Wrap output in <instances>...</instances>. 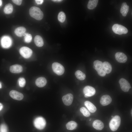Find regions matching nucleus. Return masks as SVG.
<instances>
[{
	"label": "nucleus",
	"instance_id": "f257e3e1",
	"mask_svg": "<svg viewBox=\"0 0 132 132\" xmlns=\"http://www.w3.org/2000/svg\"><path fill=\"white\" fill-rule=\"evenodd\" d=\"M29 13L31 17L38 20H41L44 17L42 11L39 8L35 6H33L30 8Z\"/></svg>",
	"mask_w": 132,
	"mask_h": 132
},
{
	"label": "nucleus",
	"instance_id": "f03ea898",
	"mask_svg": "<svg viewBox=\"0 0 132 132\" xmlns=\"http://www.w3.org/2000/svg\"><path fill=\"white\" fill-rule=\"evenodd\" d=\"M121 122V119L118 115L113 117L109 123V127L111 130L113 131H116L120 126Z\"/></svg>",
	"mask_w": 132,
	"mask_h": 132
},
{
	"label": "nucleus",
	"instance_id": "7ed1b4c3",
	"mask_svg": "<svg viewBox=\"0 0 132 132\" xmlns=\"http://www.w3.org/2000/svg\"><path fill=\"white\" fill-rule=\"evenodd\" d=\"M34 126L38 129L42 130L45 127L46 122L45 119L41 117H39L36 118L33 122Z\"/></svg>",
	"mask_w": 132,
	"mask_h": 132
},
{
	"label": "nucleus",
	"instance_id": "20e7f679",
	"mask_svg": "<svg viewBox=\"0 0 132 132\" xmlns=\"http://www.w3.org/2000/svg\"><path fill=\"white\" fill-rule=\"evenodd\" d=\"M112 28L113 32L119 35L126 34L128 32V30L126 28L118 24L113 25Z\"/></svg>",
	"mask_w": 132,
	"mask_h": 132
},
{
	"label": "nucleus",
	"instance_id": "39448f33",
	"mask_svg": "<svg viewBox=\"0 0 132 132\" xmlns=\"http://www.w3.org/2000/svg\"><path fill=\"white\" fill-rule=\"evenodd\" d=\"M52 67L54 72L58 75H63L65 71L63 66L58 62L54 63L52 64Z\"/></svg>",
	"mask_w": 132,
	"mask_h": 132
},
{
	"label": "nucleus",
	"instance_id": "423d86ee",
	"mask_svg": "<svg viewBox=\"0 0 132 132\" xmlns=\"http://www.w3.org/2000/svg\"><path fill=\"white\" fill-rule=\"evenodd\" d=\"M20 54L23 57L28 58L31 56L33 52L31 49L26 46L22 47L20 49Z\"/></svg>",
	"mask_w": 132,
	"mask_h": 132
},
{
	"label": "nucleus",
	"instance_id": "0eeeda50",
	"mask_svg": "<svg viewBox=\"0 0 132 132\" xmlns=\"http://www.w3.org/2000/svg\"><path fill=\"white\" fill-rule=\"evenodd\" d=\"M121 89L123 91L127 92L131 88L130 85L126 79L123 78L120 79L119 81Z\"/></svg>",
	"mask_w": 132,
	"mask_h": 132
},
{
	"label": "nucleus",
	"instance_id": "6e6552de",
	"mask_svg": "<svg viewBox=\"0 0 132 132\" xmlns=\"http://www.w3.org/2000/svg\"><path fill=\"white\" fill-rule=\"evenodd\" d=\"M83 91L86 98H88L94 95L95 93L96 90L94 88L91 86H87L84 88Z\"/></svg>",
	"mask_w": 132,
	"mask_h": 132
},
{
	"label": "nucleus",
	"instance_id": "1a4fd4ad",
	"mask_svg": "<svg viewBox=\"0 0 132 132\" xmlns=\"http://www.w3.org/2000/svg\"><path fill=\"white\" fill-rule=\"evenodd\" d=\"M115 57L116 60L120 63H125L127 59V56L121 52H117L115 54Z\"/></svg>",
	"mask_w": 132,
	"mask_h": 132
},
{
	"label": "nucleus",
	"instance_id": "9d476101",
	"mask_svg": "<svg viewBox=\"0 0 132 132\" xmlns=\"http://www.w3.org/2000/svg\"><path fill=\"white\" fill-rule=\"evenodd\" d=\"M64 103L66 105H71L73 102V95L71 93H68L63 96L62 98Z\"/></svg>",
	"mask_w": 132,
	"mask_h": 132
},
{
	"label": "nucleus",
	"instance_id": "9b49d317",
	"mask_svg": "<svg viewBox=\"0 0 132 132\" xmlns=\"http://www.w3.org/2000/svg\"><path fill=\"white\" fill-rule=\"evenodd\" d=\"M9 95L13 99L18 100L22 99L24 97L22 93L14 90L11 91L9 93Z\"/></svg>",
	"mask_w": 132,
	"mask_h": 132
},
{
	"label": "nucleus",
	"instance_id": "f8f14e48",
	"mask_svg": "<svg viewBox=\"0 0 132 132\" xmlns=\"http://www.w3.org/2000/svg\"><path fill=\"white\" fill-rule=\"evenodd\" d=\"M1 43L3 47L7 48L11 46L12 42L11 39L9 37L5 36L2 38Z\"/></svg>",
	"mask_w": 132,
	"mask_h": 132
},
{
	"label": "nucleus",
	"instance_id": "ddd939ff",
	"mask_svg": "<svg viewBox=\"0 0 132 132\" xmlns=\"http://www.w3.org/2000/svg\"><path fill=\"white\" fill-rule=\"evenodd\" d=\"M112 101V99L108 95H106L103 96L101 98L100 102L103 106L107 105L110 104Z\"/></svg>",
	"mask_w": 132,
	"mask_h": 132
},
{
	"label": "nucleus",
	"instance_id": "4468645a",
	"mask_svg": "<svg viewBox=\"0 0 132 132\" xmlns=\"http://www.w3.org/2000/svg\"><path fill=\"white\" fill-rule=\"evenodd\" d=\"M23 70L22 67L20 65L16 64L12 65L10 67V70L13 73H18L21 72Z\"/></svg>",
	"mask_w": 132,
	"mask_h": 132
},
{
	"label": "nucleus",
	"instance_id": "2eb2a0df",
	"mask_svg": "<svg viewBox=\"0 0 132 132\" xmlns=\"http://www.w3.org/2000/svg\"><path fill=\"white\" fill-rule=\"evenodd\" d=\"M36 85L39 87H43L46 84L47 80L44 77H40L37 78L35 82Z\"/></svg>",
	"mask_w": 132,
	"mask_h": 132
},
{
	"label": "nucleus",
	"instance_id": "dca6fc26",
	"mask_svg": "<svg viewBox=\"0 0 132 132\" xmlns=\"http://www.w3.org/2000/svg\"><path fill=\"white\" fill-rule=\"evenodd\" d=\"M93 126L96 129L98 130H102L104 127V124L100 120H95L93 123Z\"/></svg>",
	"mask_w": 132,
	"mask_h": 132
},
{
	"label": "nucleus",
	"instance_id": "f3484780",
	"mask_svg": "<svg viewBox=\"0 0 132 132\" xmlns=\"http://www.w3.org/2000/svg\"><path fill=\"white\" fill-rule=\"evenodd\" d=\"M84 103L89 111L93 113L96 111L97 110L96 107L90 102L88 101H86L84 102Z\"/></svg>",
	"mask_w": 132,
	"mask_h": 132
},
{
	"label": "nucleus",
	"instance_id": "a211bd4d",
	"mask_svg": "<svg viewBox=\"0 0 132 132\" xmlns=\"http://www.w3.org/2000/svg\"><path fill=\"white\" fill-rule=\"evenodd\" d=\"M129 9V7L125 2L123 3L121 5L120 12L124 17L127 15Z\"/></svg>",
	"mask_w": 132,
	"mask_h": 132
},
{
	"label": "nucleus",
	"instance_id": "6ab92c4d",
	"mask_svg": "<svg viewBox=\"0 0 132 132\" xmlns=\"http://www.w3.org/2000/svg\"><path fill=\"white\" fill-rule=\"evenodd\" d=\"M103 68L106 73L109 74L111 71L112 67L111 64L109 62L105 61L103 63Z\"/></svg>",
	"mask_w": 132,
	"mask_h": 132
},
{
	"label": "nucleus",
	"instance_id": "aec40b11",
	"mask_svg": "<svg viewBox=\"0 0 132 132\" xmlns=\"http://www.w3.org/2000/svg\"><path fill=\"white\" fill-rule=\"evenodd\" d=\"M34 41L35 45L38 47H41L44 44V41L42 38L40 36L37 35L34 38Z\"/></svg>",
	"mask_w": 132,
	"mask_h": 132
},
{
	"label": "nucleus",
	"instance_id": "412c9836",
	"mask_svg": "<svg viewBox=\"0 0 132 132\" xmlns=\"http://www.w3.org/2000/svg\"><path fill=\"white\" fill-rule=\"evenodd\" d=\"M26 31L25 28L23 27H19L15 30V34L18 36L21 37L23 35Z\"/></svg>",
	"mask_w": 132,
	"mask_h": 132
},
{
	"label": "nucleus",
	"instance_id": "4be33fe9",
	"mask_svg": "<svg viewBox=\"0 0 132 132\" xmlns=\"http://www.w3.org/2000/svg\"><path fill=\"white\" fill-rule=\"evenodd\" d=\"M94 68L98 72L103 70V63L100 61L96 60L94 62Z\"/></svg>",
	"mask_w": 132,
	"mask_h": 132
},
{
	"label": "nucleus",
	"instance_id": "5701e85b",
	"mask_svg": "<svg viewBox=\"0 0 132 132\" xmlns=\"http://www.w3.org/2000/svg\"><path fill=\"white\" fill-rule=\"evenodd\" d=\"M98 0H90L87 5V7L89 10L95 9L97 6L98 2Z\"/></svg>",
	"mask_w": 132,
	"mask_h": 132
},
{
	"label": "nucleus",
	"instance_id": "b1692460",
	"mask_svg": "<svg viewBox=\"0 0 132 132\" xmlns=\"http://www.w3.org/2000/svg\"><path fill=\"white\" fill-rule=\"evenodd\" d=\"M66 126L67 129L72 130L76 129L77 126V124L75 121H71L68 122Z\"/></svg>",
	"mask_w": 132,
	"mask_h": 132
},
{
	"label": "nucleus",
	"instance_id": "393cba45",
	"mask_svg": "<svg viewBox=\"0 0 132 132\" xmlns=\"http://www.w3.org/2000/svg\"><path fill=\"white\" fill-rule=\"evenodd\" d=\"M13 10V6L12 4L9 3L7 4L5 6L4 11V12L6 14H9L11 13Z\"/></svg>",
	"mask_w": 132,
	"mask_h": 132
},
{
	"label": "nucleus",
	"instance_id": "a878e982",
	"mask_svg": "<svg viewBox=\"0 0 132 132\" xmlns=\"http://www.w3.org/2000/svg\"><path fill=\"white\" fill-rule=\"evenodd\" d=\"M75 76L78 79L80 80H83L86 78L85 74L79 70L76 71L75 73Z\"/></svg>",
	"mask_w": 132,
	"mask_h": 132
},
{
	"label": "nucleus",
	"instance_id": "bb28decb",
	"mask_svg": "<svg viewBox=\"0 0 132 132\" xmlns=\"http://www.w3.org/2000/svg\"><path fill=\"white\" fill-rule=\"evenodd\" d=\"M66 18V15L63 12L61 11L59 12L58 16L59 21L61 22H63L65 21Z\"/></svg>",
	"mask_w": 132,
	"mask_h": 132
},
{
	"label": "nucleus",
	"instance_id": "cd10ccee",
	"mask_svg": "<svg viewBox=\"0 0 132 132\" xmlns=\"http://www.w3.org/2000/svg\"><path fill=\"white\" fill-rule=\"evenodd\" d=\"M80 111L83 115L86 117H88L90 116V113L89 111L84 107H81L80 109Z\"/></svg>",
	"mask_w": 132,
	"mask_h": 132
},
{
	"label": "nucleus",
	"instance_id": "c85d7f7f",
	"mask_svg": "<svg viewBox=\"0 0 132 132\" xmlns=\"http://www.w3.org/2000/svg\"><path fill=\"white\" fill-rule=\"evenodd\" d=\"M24 35H25L24 37L25 42L27 43L30 42L32 39V36L31 35L28 33H25Z\"/></svg>",
	"mask_w": 132,
	"mask_h": 132
},
{
	"label": "nucleus",
	"instance_id": "c756f323",
	"mask_svg": "<svg viewBox=\"0 0 132 132\" xmlns=\"http://www.w3.org/2000/svg\"><path fill=\"white\" fill-rule=\"evenodd\" d=\"M18 82L19 86L21 87H24L26 84V81L23 77H20L18 80Z\"/></svg>",
	"mask_w": 132,
	"mask_h": 132
},
{
	"label": "nucleus",
	"instance_id": "7c9ffc66",
	"mask_svg": "<svg viewBox=\"0 0 132 132\" xmlns=\"http://www.w3.org/2000/svg\"><path fill=\"white\" fill-rule=\"evenodd\" d=\"M0 132H8L7 127L6 124L3 123L0 125Z\"/></svg>",
	"mask_w": 132,
	"mask_h": 132
},
{
	"label": "nucleus",
	"instance_id": "2f4dec72",
	"mask_svg": "<svg viewBox=\"0 0 132 132\" xmlns=\"http://www.w3.org/2000/svg\"><path fill=\"white\" fill-rule=\"evenodd\" d=\"M97 73L99 76L102 77L105 76L106 74V72L103 69L98 72Z\"/></svg>",
	"mask_w": 132,
	"mask_h": 132
},
{
	"label": "nucleus",
	"instance_id": "473e14b6",
	"mask_svg": "<svg viewBox=\"0 0 132 132\" xmlns=\"http://www.w3.org/2000/svg\"><path fill=\"white\" fill-rule=\"evenodd\" d=\"M12 1L14 3L18 5H21L22 2V0H13Z\"/></svg>",
	"mask_w": 132,
	"mask_h": 132
},
{
	"label": "nucleus",
	"instance_id": "72a5a7b5",
	"mask_svg": "<svg viewBox=\"0 0 132 132\" xmlns=\"http://www.w3.org/2000/svg\"><path fill=\"white\" fill-rule=\"evenodd\" d=\"M35 1L37 4H42L44 1L43 0H35Z\"/></svg>",
	"mask_w": 132,
	"mask_h": 132
},
{
	"label": "nucleus",
	"instance_id": "f704fd0d",
	"mask_svg": "<svg viewBox=\"0 0 132 132\" xmlns=\"http://www.w3.org/2000/svg\"><path fill=\"white\" fill-rule=\"evenodd\" d=\"M3 105L1 103H0V111L2 110L3 108Z\"/></svg>",
	"mask_w": 132,
	"mask_h": 132
},
{
	"label": "nucleus",
	"instance_id": "c9c22d12",
	"mask_svg": "<svg viewBox=\"0 0 132 132\" xmlns=\"http://www.w3.org/2000/svg\"><path fill=\"white\" fill-rule=\"evenodd\" d=\"M52 1H53L57 2H60L62 1V0H53Z\"/></svg>",
	"mask_w": 132,
	"mask_h": 132
},
{
	"label": "nucleus",
	"instance_id": "e433bc0d",
	"mask_svg": "<svg viewBox=\"0 0 132 132\" xmlns=\"http://www.w3.org/2000/svg\"><path fill=\"white\" fill-rule=\"evenodd\" d=\"M2 87V86L1 84V83L0 82V88Z\"/></svg>",
	"mask_w": 132,
	"mask_h": 132
},
{
	"label": "nucleus",
	"instance_id": "4c0bfd02",
	"mask_svg": "<svg viewBox=\"0 0 132 132\" xmlns=\"http://www.w3.org/2000/svg\"><path fill=\"white\" fill-rule=\"evenodd\" d=\"M2 4V1L0 0V6Z\"/></svg>",
	"mask_w": 132,
	"mask_h": 132
},
{
	"label": "nucleus",
	"instance_id": "58836bf2",
	"mask_svg": "<svg viewBox=\"0 0 132 132\" xmlns=\"http://www.w3.org/2000/svg\"><path fill=\"white\" fill-rule=\"evenodd\" d=\"M131 115H132V110H131Z\"/></svg>",
	"mask_w": 132,
	"mask_h": 132
},
{
	"label": "nucleus",
	"instance_id": "ea45409f",
	"mask_svg": "<svg viewBox=\"0 0 132 132\" xmlns=\"http://www.w3.org/2000/svg\"><path fill=\"white\" fill-rule=\"evenodd\" d=\"M113 116H111V117H112V118H113Z\"/></svg>",
	"mask_w": 132,
	"mask_h": 132
}]
</instances>
